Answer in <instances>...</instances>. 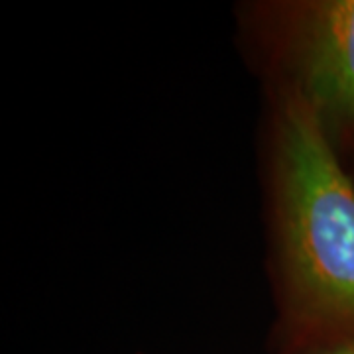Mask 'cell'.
I'll use <instances>...</instances> for the list:
<instances>
[{"label": "cell", "instance_id": "cell-1", "mask_svg": "<svg viewBox=\"0 0 354 354\" xmlns=\"http://www.w3.org/2000/svg\"><path fill=\"white\" fill-rule=\"evenodd\" d=\"M256 174L270 354L354 344V176L297 95L260 91Z\"/></svg>", "mask_w": 354, "mask_h": 354}, {"label": "cell", "instance_id": "cell-2", "mask_svg": "<svg viewBox=\"0 0 354 354\" xmlns=\"http://www.w3.org/2000/svg\"><path fill=\"white\" fill-rule=\"evenodd\" d=\"M232 24L260 91L297 95L344 160L354 144V0H241Z\"/></svg>", "mask_w": 354, "mask_h": 354}, {"label": "cell", "instance_id": "cell-3", "mask_svg": "<svg viewBox=\"0 0 354 354\" xmlns=\"http://www.w3.org/2000/svg\"><path fill=\"white\" fill-rule=\"evenodd\" d=\"M344 164L348 165V169L353 171V176H354V144H353V148L346 152V156H344Z\"/></svg>", "mask_w": 354, "mask_h": 354}, {"label": "cell", "instance_id": "cell-4", "mask_svg": "<svg viewBox=\"0 0 354 354\" xmlns=\"http://www.w3.org/2000/svg\"><path fill=\"white\" fill-rule=\"evenodd\" d=\"M319 354H354V344L353 346H342V348H335V351H327V353Z\"/></svg>", "mask_w": 354, "mask_h": 354}]
</instances>
